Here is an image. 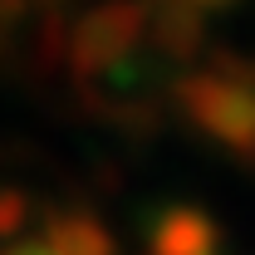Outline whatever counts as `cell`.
Here are the masks:
<instances>
[{"instance_id":"6da1fadb","label":"cell","mask_w":255,"mask_h":255,"mask_svg":"<svg viewBox=\"0 0 255 255\" xmlns=\"http://www.w3.org/2000/svg\"><path fill=\"white\" fill-rule=\"evenodd\" d=\"M172 98L191 128L221 142L236 162L255 167V84L246 79V59L216 54L211 69H187L172 84Z\"/></svg>"},{"instance_id":"7a4b0ae2","label":"cell","mask_w":255,"mask_h":255,"mask_svg":"<svg viewBox=\"0 0 255 255\" xmlns=\"http://www.w3.org/2000/svg\"><path fill=\"white\" fill-rule=\"evenodd\" d=\"M142 34H147V0H103L84 10L69 30V74L79 84L108 79L118 64L132 59Z\"/></svg>"},{"instance_id":"3957f363","label":"cell","mask_w":255,"mask_h":255,"mask_svg":"<svg viewBox=\"0 0 255 255\" xmlns=\"http://www.w3.org/2000/svg\"><path fill=\"white\" fill-rule=\"evenodd\" d=\"M147 255H221V226L201 206H162L147 226Z\"/></svg>"},{"instance_id":"277c9868","label":"cell","mask_w":255,"mask_h":255,"mask_svg":"<svg viewBox=\"0 0 255 255\" xmlns=\"http://www.w3.org/2000/svg\"><path fill=\"white\" fill-rule=\"evenodd\" d=\"M201 15L206 10H196L191 0H147V39H152V49L167 54L172 64H191L201 39H206Z\"/></svg>"},{"instance_id":"5b68a950","label":"cell","mask_w":255,"mask_h":255,"mask_svg":"<svg viewBox=\"0 0 255 255\" xmlns=\"http://www.w3.org/2000/svg\"><path fill=\"white\" fill-rule=\"evenodd\" d=\"M44 241L59 255H118L108 226L94 211H49L44 221Z\"/></svg>"},{"instance_id":"8992f818","label":"cell","mask_w":255,"mask_h":255,"mask_svg":"<svg viewBox=\"0 0 255 255\" xmlns=\"http://www.w3.org/2000/svg\"><path fill=\"white\" fill-rule=\"evenodd\" d=\"M25 216H30V196L0 187V241H10V236L25 226Z\"/></svg>"},{"instance_id":"52a82bcc","label":"cell","mask_w":255,"mask_h":255,"mask_svg":"<svg viewBox=\"0 0 255 255\" xmlns=\"http://www.w3.org/2000/svg\"><path fill=\"white\" fill-rule=\"evenodd\" d=\"M0 255H59L49 241H10V246H0Z\"/></svg>"},{"instance_id":"ba28073f","label":"cell","mask_w":255,"mask_h":255,"mask_svg":"<svg viewBox=\"0 0 255 255\" xmlns=\"http://www.w3.org/2000/svg\"><path fill=\"white\" fill-rule=\"evenodd\" d=\"M196 10H231V5H241V0H191Z\"/></svg>"}]
</instances>
